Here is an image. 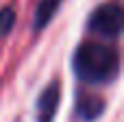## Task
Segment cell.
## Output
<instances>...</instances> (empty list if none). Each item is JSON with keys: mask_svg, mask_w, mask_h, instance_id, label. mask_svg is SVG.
I'll return each mask as SVG.
<instances>
[{"mask_svg": "<svg viewBox=\"0 0 124 122\" xmlns=\"http://www.w3.org/2000/svg\"><path fill=\"white\" fill-rule=\"evenodd\" d=\"M74 74L87 85L111 83L120 72V57L111 46L98 41H85L76 48L72 59Z\"/></svg>", "mask_w": 124, "mask_h": 122, "instance_id": "6da1fadb", "label": "cell"}, {"mask_svg": "<svg viewBox=\"0 0 124 122\" xmlns=\"http://www.w3.org/2000/svg\"><path fill=\"white\" fill-rule=\"evenodd\" d=\"M122 22H124V13L122 7L118 2H105L100 7L94 9V13L89 15L87 28L100 37H109L116 39L122 33Z\"/></svg>", "mask_w": 124, "mask_h": 122, "instance_id": "7a4b0ae2", "label": "cell"}, {"mask_svg": "<svg viewBox=\"0 0 124 122\" xmlns=\"http://www.w3.org/2000/svg\"><path fill=\"white\" fill-rule=\"evenodd\" d=\"M61 103V85L59 81H50L37 98V122H54Z\"/></svg>", "mask_w": 124, "mask_h": 122, "instance_id": "3957f363", "label": "cell"}, {"mask_svg": "<svg viewBox=\"0 0 124 122\" xmlns=\"http://www.w3.org/2000/svg\"><path fill=\"white\" fill-rule=\"evenodd\" d=\"M105 111V103L96 94H81L76 98V116L85 122H94Z\"/></svg>", "mask_w": 124, "mask_h": 122, "instance_id": "277c9868", "label": "cell"}, {"mask_svg": "<svg viewBox=\"0 0 124 122\" xmlns=\"http://www.w3.org/2000/svg\"><path fill=\"white\" fill-rule=\"evenodd\" d=\"M61 2L63 0H39L35 15H33V31H44L50 24V20L54 17V13L59 11Z\"/></svg>", "mask_w": 124, "mask_h": 122, "instance_id": "5b68a950", "label": "cell"}, {"mask_svg": "<svg viewBox=\"0 0 124 122\" xmlns=\"http://www.w3.org/2000/svg\"><path fill=\"white\" fill-rule=\"evenodd\" d=\"M13 24H15V11H13V7H2L0 9V37L9 35L11 28H13Z\"/></svg>", "mask_w": 124, "mask_h": 122, "instance_id": "8992f818", "label": "cell"}]
</instances>
